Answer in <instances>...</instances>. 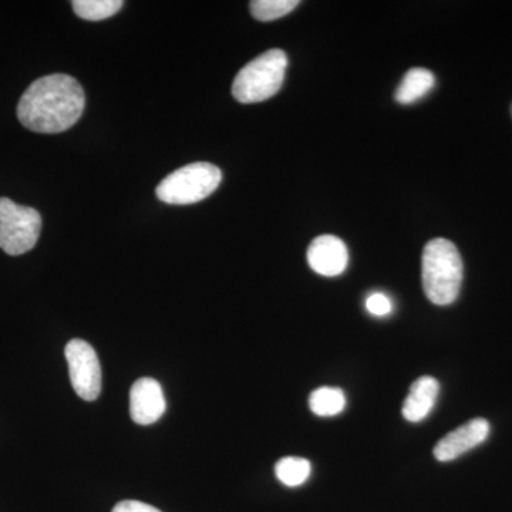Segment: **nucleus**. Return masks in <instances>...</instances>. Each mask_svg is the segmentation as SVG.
<instances>
[{"label":"nucleus","instance_id":"obj_1","mask_svg":"<svg viewBox=\"0 0 512 512\" xmlns=\"http://www.w3.org/2000/svg\"><path fill=\"white\" fill-rule=\"evenodd\" d=\"M86 96L67 74H49L33 82L18 104V119L28 130L57 134L69 130L82 117Z\"/></svg>","mask_w":512,"mask_h":512},{"label":"nucleus","instance_id":"obj_2","mask_svg":"<svg viewBox=\"0 0 512 512\" xmlns=\"http://www.w3.org/2000/svg\"><path fill=\"white\" fill-rule=\"evenodd\" d=\"M463 275V259L453 242L436 238L424 247L421 281L431 303L446 306L456 302L463 284Z\"/></svg>","mask_w":512,"mask_h":512},{"label":"nucleus","instance_id":"obj_3","mask_svg":"<svg viewBox=\"0 0 512 512\" xmlns=\"http://www.w3.org/2000/svg\"><path fill=\"white\" fill-rule=\"evenodd\" d=\"M288 57L279 49L268 50L242 67L232 84L239 103H261L274 97L285 82Z\"/></svg>","mask_w":512,"mask_h":512},{"label":"nucleus","instance_id":"obj_4","mask_svg":"<svg viewBox=\"0 0 512 512\" xmlns=\"http://www.w3.org/2000/svg\"><path fill=\"white\" fill-rule=\"evenodd\" d=\"M220 168L210 163L185 165L164 178L157 187L158 200L171 205H190L205 200L220 187Z\"/></svg>","mask_w":512,"mask_h":512},{"label":"nucleus","instance_id":"obj_5","mask_svg":"<svg viewBox=\"0 0 512 512\" xmlns=\"http://www.w3.org/2000/svg\"><path fill=\"white\" fill-rule=\"evenodd\" d=\"M42 231V217L35 208L0 198V249L8 255H23L35 248Z\"/></svg>","mask_w":512,"mask_h":512},{"label":"nucleus","instance_id":"obj_6","mask_svg":"<svg viewBox=\"0 0 512 512\" xmlns=\"http://www.w3.org/2000/svg\"><path fill=\"white\" fill-rule=\"evenodd\" d=\"M74 392L93 402L101 392V367L96 350L82 339H73L64 349Z\"/></svg>","mask_w":512,"mask_h":512},{"label":"nucleus","instance_id":"obj_7","mask_svg":"<svg viewBox=\"0 0 512 512\" xmlns=\"http://www.w3.org/2000/svg\"><path fill=\"white\" fill-rule=\"evenodd\" d=\"M488 434H490V423L487 420L478 417V419L468 421L448 433L437 443V446L434 447V457L441 463L456 460L467 451L483 444L487 440Z\"/></svg>","mask_w":512,"mask_h":512},{"label":"nucleus","instance_id":"obj_8","mask_svg":"<svg viewBox=\"0 0 512 512\" xmlns=\"http://www.w3.org/2000/svg\"><path fill=\"white\" fill-rule=\"evenodd\" d=\"M308 264L322 276L342 275L349 264V251L345 242L335 235H320L308 248Z\"/></svg>","mask_w":512,"mask_h":512},{"label":"nucleus","instance_id":"obj_9","mask_svg":"<svg viewBox=\"0 0 512 512\" xmlns=\"http://www.w3.org/2000/svg\"><path fill=\"white\" fill-rule=\"evenodd\" d=\"M167 409L163 389L157 380L144 377L131 387L130 414L134 423L150 426L160 420Z\"/></svg>","mask_w":512,"mask_h":512},{"label":"nucleus","instance_id":"obj_10","mask_svg":"<svg viewBox=\"0 0 512 512\" xmlns=\"http://www.w3.org/2000/svg\"><path fill=\"white\" fill-rule=\"evenodd\" d=\"M440 393V384L434 377L423 376L410 387L403 404V416L407 421L419 423L426 419L436 404Z\"/></svg>","mask_w":512,"mask_h":512},{"label":"nucleus","instance_id":"obj_11","mask_svg":"<svg viewBox=\"0 0 512 512\" xmlns=\"http://www.w3.org/2000/svg\"><path fill=\"white\" fill-rule=\"evenodd\" d=\"M434 84H436V77L430 70L414 67L404 74L403 80L394 94V99L404 106L416 103L433 90Z\"/></svg>","mask_w":512,"mask_h":512},{"label":"nucleus","instance_id":"obj_12","mask_svg":"<svg viewBox=\"0 0 512 512\" xmlns=\"http://www.w3.org/2000/svg\"><path fill=\"white\" fill-rule=\"evenodd\" d=\"M309 407L316 416H338L346 407L345 393L338 387H319L309 397Z\"/></svg>","mask_w":512,"mask_h":512},{"label":"nucleus","instance_id":"obj_13","mask_svg":"<svg viewBox=\"0 0 512 512\" xmlns=\"http://www.w3.org/2000/svg\"><path fill=\"white\" fill-rule=\"evenodd\" d=\"M311 470V463L301 457L282 458L275 466L276 477L286 487H299L306 483L311 476Z\"/></svg>","mask_w":512,"mask_h":512},{"label":"nucleus","instance_id":"obj_14","mask_svg":"<svg viewBox=\"0 0 512 512\" xmlns=\"http://www.w3.org/2000/svg\"><path fill=\"white\" fill-rule=\"evenodd\" d=\"M72 5L79 18L90 22L109 19L123 8L121 0H74Z\"/></svg>","mask_w":512,"mask_h":512},{"label":"nucleus","instance_id":"obj_15","mask_svg":"<svg viewBox=\"0 0 512 512\" xmlns=\"http://www.w3.org/2000/svg\"><path fill=\"white\" fill-rule=\"evenodd\" d=\"M299 3V0H254L249 9L256 20L271 22L289 15L298 8Z\"/></svg>","mask_w":512,"mask_h":512},{"label":"nucleus","instance_id":"obj_16","mask_svg":"<svg viewBox=\"0 0 512 512\" xmlns=\"http://www.w3.org/2000/svg\"><path fill=\"white\" fill-rule=\"evenodd\" d=\"M366 309L367 312L372 313L373 316L382 318V316L389 315V313L392 312L393 305L389 296L384 295V293L375 292L367 296Z\"/></svg>","mask_w":512,"mask_h":512},{"label":"nucleus","instance_id":"obj_17","mask_svg":"<svg viewBox=\"0 0 512 512\" xmlns=\"http://www.w3.org/2000/svg\"><path fill=\"white\" fill-rule=\"evenodd\" d=\"M111 512H161L154 508L153 505L141 503V501L127 500L121 501L113 508Z\"/></svg>","mask_w":512,"mask_h":512}]
</instances>
